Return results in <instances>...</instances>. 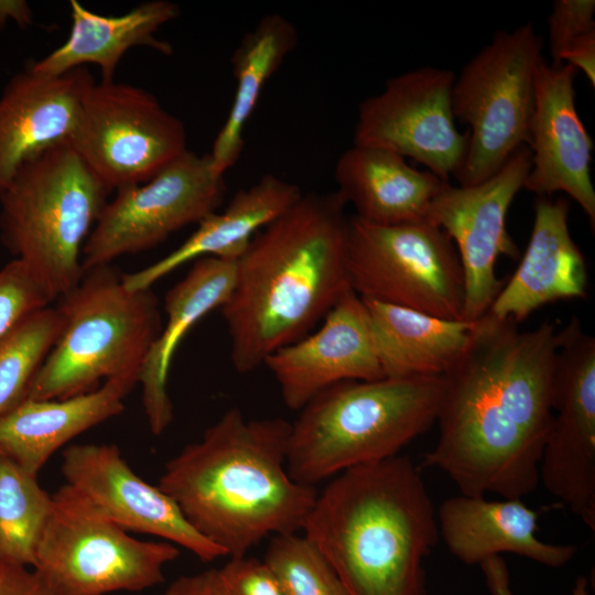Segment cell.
Masks as SVG:
<instances>
[{"label": "cell", "mask_w": 595, "mask_h": 595, "mask_svg": "<svg viewBox=\"0 0 595 595\" xmlns=\"http://www.w3.org/2000/svg\"><path fill=\"white\" fill-rule=\"evenodd\" d=\"M556 347L549 321L528 331L487 314L475 321L442 376L437 439L422 464L442 470L462 495L532 494L553 421Z\"/></svg>", "instance_id": "1"}, {"label": "cell", "mask_w": 595, "mask_h": 595, "mask_svg": "<svg viewBox=\"0 0 595 595\" xmlns=\"http://www.w3.org/2000/svg\"><path fill=\"white\" fill-rule=\"evenodd\" d=\"M346 204L310 192L259 230L236 261L232 291L220 307L239 374L312 332L350 290Z\"/></svg>", "instance_id": "2"}, {"label": "cell", "mask_w": 595, "mask_h": 595, "mask_svg": "<svg viewBox=\"0 0 595 595\" xmlns=\"http://www.w3.org/2000/svg\"><path fill=\"white\" fill-rule=\"evenodd\" d=\"M290 430L285 419L231 408L165 464L158 487L227 556L247 555L268 537L302 531L315 502L316 488L288 472Z\"/></svg>", "instance_id": "3"}, {"label": "cell", "mask_w": 595, "mask_h": 595, "mask_svg": "<svg viewBox=\"0 0 595 595\" xmlns=\"http://www.w3.org/2000/svg\"><path fill=\"white\" fill-rule=\"evenodd\" d=\"M302 531L349 595H425L424 560L440 534L421 469L409 456L331 478Z\"/></svg>", "instance_id": "4"}, {"label": "cell", "mask_w": 595, "mask_h": 595, "mask_svg": "<svg viewBox=\"0 0 595 595\" xmlns=\"http://www.w3.org/2000/svg\"><path fill=\"white\" fill-rule=\"evenodd\" d=\"M442 376L349 380L313 398L291 423L286 468L315 487L396 455L435 424Z\"/></svg>", "instance_id": "5"}, {"label": "cell", "mask_w": 595, "mask_h": 595, "mask_svg": "<svg viewBox=\"0 0 595 595\" xmlns=\"http://www.w3.org/2000/svg\"><path fill=\"white\" fill-rule=\"evenodd\" d=\"M60 335L34 376L25 399H66L98 388L100 379L139 383L162 329L151 289L131 291L110 264L85 271L60 296Z\"/></svg>", "instance_id": "6"}, {"label": "cell", "mask_w": 595, "mask_h": 595, "mask_svg": "<svg viewBox=\"0 0 595 595\" xmlns=\"http://www.w3.org/2000/svg\"><path fill=\"white\" fill-rule=\"evenodd\" d=\"M111 190L71 140L25 161L0 194V237L55 300L82 279V252Z\"/></svg>", "instance_id": "7"}, {"label": "cell", "mask_w": 595, "mask_h": 595, "mask_svg": "<svg viewBox=\"0 0 595 595\" xmlns=\"http://www.w3.org/2000/svg\"><path fill=\"white\" fill-rule=\"evenodd\" d=\"M543 40L531 22L498 30L461 71L452 88L455 120L469 127L462 186L479 184L529 144L534 79Z\"/></svg>", "instance_id": "8"}, {"label": "cell", "mask_w": 595, "mask_h": 595, "mask_svg": "<svg viewBox=\"0 0 595 595\" xmlns=\"http://www.w3.org/2000/svg\"><path fill=\"white\" fill-rule=\"evenodd\" d=\"M346 262L350 288L361 299L464 321L458 252L425 219L385 226L348 217Z\"/></svg>", "instance_id": "9"}, {"label": "cell", "mask_w": 595, "mask_h": 595, "mask_svg": "<svg viewBox=\"0 0 595 595\" xmlns=\"http://www.w3.org/2000/svg\"><path fill=\"white\" fill-rule=\"evenodd\" d=\"M52 496L33 569L57 595L144 591L161 584L164 567L180 555L171 542L136 539Z\"/></svg>", "instance_id": "10"}, {"label": "cell", "mask_w": 595, "mask_h": 595, "mask_svg": "<svg viewBox=\"0 0 595 595\" xmlns=\"http://www.w3.org/2000/svg\"><path fill=\"white\" fill-rule=\"evenodd\" d=\"M71 142L111 191L149 181L188 150L180 118L148 90L113 79L89 88Z\"/></svg>", "instance_id": "11"}, {"label": "cell", "mask_w": 595, "mask_h": 595, "mask_svg": "<svg viewBox=\"0 0 595 595\" xmlns=\"http://www.w3.org/2000/svg\"><path fill=\"white\" fill-rule=\"evenodd\" d=\"M225 191L224 175L215 172L209 154L190 150L149 181L117 190L84 245V272L151 249L198 224L217 210Z\"/></svg>", "instance_id": "12"}, {"label": "cell", "mask_w": 595, "mask_h": 595, "mask_svg": "<svg viewBox=\"0 0 595 595\" xmlns=\"http://www.w3.org/2000/svg\"><path fill=\"white\" fill-rule=\"evenodd\" d=\"M455 74L434 66L391 77L383 89L359 104L354 144L410 158L444 181L463 165L468 132L455 125Z\"/></svg>", "instance_id": "13"}, {"label": "cell", "mask_w": 595, "mask_h": 595, "mask_svg": "<svg viewBox=\"0 0 595 595\" xmlns=\"http://www.w3.org/2000/svg\"><path fill=\"white\" fill-rule=\"evenodd\" d=\"M553 385L539 482L595 531V338L576 316L558 332Z\"/></svg>", "instance_id": "14"}, {"label": "cell", "mask_w": 595, "mask_h": 595, "mask_svg": "<svg viewBox=\"0 0 595 595\" xmlns=\"http://www.w3.org/2000/svg\"><path fill=\"white\" fill-rule=\"evenodd\" d=\"M531 156L530 148L522 145L497 173L479 184L446 183L426 212L425 220L445 231L456 245L464 274L466 322L485 315L504 288L506 281L496 274L498 258H519L507 229V214L524 186Z\"/></svg>", "instance_id": "15"}, {"label": "cell", "mask_w": 595, "mask_h": 595, "mask_svg": "<svg viewBox=\"0 0 595 595\" xmlns=\"http://www.w3.org/2000/svg\"><path fill=\"white\" fill-rule=\"evenodd\" d=\"M64 485L54 494L127 532L155 536L203 562L226 553L197 532L175 501L139 477L113 444H73L63 451Z\"/></svg>", "instance_id": "16"}, {"label": "cell", "mask_w": 595, "mask_h": 595, "mask_svg": "<svg viewBox=\"0 0 595 595\" xmlns=\"http://www.w3.org/2000/svg\"><path fill=\"white\" fill-rule=\"evenodd\" d=\"M320 327L272 353V372L284 404L300 411L325 389L343 381L383 378L364 300L351 289Z\"/></svg>", "instance_id": "17"}, {"label": "cell", "mask_w": 595, "mask_h": 595, "mask_svg": "<svg viewBox=\"0 0 595 595\" xmlns=\"http://www.w3.org/2000/svg\"><path fill=\"white\" fill-rule=\"evenodd\" d=\"M567 65L544 58L534 79V106L529 129L531 170L523 188L538 197L565 193L595 227V190L591 177L594 143L575 106L574 78Z\"/></svg>", "instance_id": "18"}, {"label": "cell", "mask_w": 595, "mask_h": 595, "mask_svg": "<svg viewBox=\"0 0 595 595\" xmlns=\"http://www.w3.org/2000/svg\"><path fill=\"white\" fill-rule=\"evenodd\" d=\"M87 67L45 76L26 67L0 94V194L28 160L72 140L95 84Z\"/></svg>", "instance_id": "19"}, {"label": "cell", "mask_w": 595, "mask_h": 595, "mask_svg": "<svg viewBox=\"0 0 595 595\" xmlns=\"http://www.w3.org/2000/svg\"><path fill=\"white\" fill-rule=\"evenodd\" d=\"M533 209L523 256L486 313L493 318L519 324L549 303L587 294L585 258L569 228V201L538 197Z\"/></svg>", "instance_id": "20"}, {"label": "cell", "mask_w": 595, "mask_h": 595, "mask_svg": "<svg viewBox=\"0 0 595 595\" xmlns=\"http://www.w3.org/2000/svg\"><path fill=\"white\" fill-rule=\"evenodd\" d=\"M540 511L521 498L486 499L457 495L436 510L439 534L453 556L466 565L513 553L548 567H562L576 554L573 544H553L537 537Z\"/></svg>", "instance_id": "21"}, {"label": "cell", "mask_w": 595, "mask_h": 595, "mask_svg": "<svg viewBox=\"0 0 595 595\" xmlns=\"http://www.w3.org/2000/svg\"><path fill=\"white\" fill-rule=\"evenodd\" d=\"M300 187L268 173L239 190L220 213L198 223L197 229L176 249L137 272L122 274L128 290L151 286L181 266L203 257L238 260L252 237L288 210L301 196Z\"/></svg>", "instance_id": "22"}, {"label": "cell", "mask_w": 595, "mask_h": 595, "mask_svg": "<svg viewBox=\"0 0 595 595\" xmlns=\"http://www.w3.org/2000/svg\"><path fill=\"white\" fill-rule=\"evenodd\" d=\"M136 383L109 379L66 399H24L0 416V454L37 475L46 461L78 434L120 414Z\"/></svg>", "instance_id": "23"}, {"label": "cell", "mask_w": 595, "mask_h": 595, "mask_svg": "<svg viewBox=\"0 0 595 595\" xmlns=\"http://www.w3.org/2000/svg\"><path fill=\"white\" fill-rule=\"evenodd\" d=\"M334 178L335 192L353 205L355 216L385 226L425 219L432 199L448 183L394 152L357 144L339 155Z\"/></svg>", "instance_id": "24"}, {"label": "cell", "mask_w": 595, "mask_h": 595, "mask_svg": "<svg viewBox=\"0 0 595 595\" xmlns=\"http://www.w3.org/2000/svg\"><path fill=\"white\" fill-rule=\"evenodd\" d=\"M236 261L199 258L165 295L166 323L153 343L139 377L144 414L155 435L162 434L173 421L167 376L174 353L185 334L202 317L220 309L228 300L234 288Z\"/></svg>", "instance_id": "25"}, {"label": "cell", "mask_w": 595, "mask_h": 595, "mask_svg": "<svg viewBox=\"0 0 595 595\" xmlns=\"http://www.w3.org/2000/svg\"><path fill=\"white\" fill-rule=\"evenodd\" d=\"M72 26L67 40L42 60L29 66L45 76H57L87 64H95L101 80L113 79L122 56L134 46H148L164 55L173 47L154 34L180 14L169 0L142 2L121 15H102L77 0L69 1Z\"/></svg>", "instance_id": "26"}, {"label": "cell", "mask_w": 595, "mask_h": 595, "mask_svg": "<svg viewBox=\"0 0 595 595\" xmlns=\"http://www.w3.org/2000/svg\"><path fill=\"white\" fill-rule=\"evenodd\" d=\"M363 300L383 377L443 376L469 340L474 322Z\"/></svg>", "instance_id": "27"}, {"label": "cell", "mask_w": 595, "mask_h": 595, "mask_svg": "<svg viewBox=\"0 0 595 595\" xmlns=\"http://www.w3.org/2000/svg\"><path fill=\"white\" fill-rule=\"evenodd\" d=\"M299 33L280 13L263 15L247 32L231 55L236 89L231 107L208 153L216 173L224 175L236 164L244 149L245 127L266 83L295 50Z\"/></svg>", "instance_id": "28"}, {"label": "cell", "mask_w": 595, "mask_h": 595, "mask_svg": "<svg viewBox=\"0 0 595 595\" xmlns=\"http://www.w3.org/2000/svg\"><path fill=\"white\" fill-rule=\"evenodd\" d=\"M0 454V564L32 567L53 509V496Z\"/></svg>", "instance_id": "29"}, {"label": "cell", "mask_w": 595, "mask_h": 595, "mask_svg": "<svg viewBox=\"0 0 595 595\" xmlns=\"http://www.w3.org/2000/svg\"><path fill=\"white\" fill-rule=\"evenodd\" d=\"M62 327L58 310L43 307L0 338V416L25 399Z\"/></svg>", "instance_id": "30"}, {"label": "cell", "mask_w": 595, "mask_h": 595, "mask_svg": "<svg viewBox=\"0 0 595 595\" xmlns=\"http://www.w3.org/2000/svg\"><path fill=\"white\" fill-rule=\"evenodd\" d=\"M262 561L284 595H349L326 556L304 533L271 537Z\"/></svg>", "instance_id": "31"}, {"label": "cell", "mask_w": 595, "mask_h": 595, "mask_svg": "<svg viewBox=\"0 0 595 595\" xmlns=\"http://www.w3.org/2000/svg\"><path fill=\"white\" fill-rule=\"evenodd\" d=\"M54 299L24 263L13 259L0 269V338Z\"/></svg>", "instance_id": "32"}, {"label": "cell", "mask_w": 595, "mask_h": 595, "mask_svg": "<svg viewBox=\"0 0 595 595\" xmlns=\"http://www.w3.org/2000/svg\"><path fill=\"white\" fill-rule=\"evenodd\" d=\"M594 0H555L548 18L549 50L552 65H561V53L574 40L595 31Z\"/></svg>", "instance_id": "33"}, {"label": "cell", "mask_w": 595, "mask_h": 595, "mask_svg": "<svg viewBox=\"0 0 595 595\" xmlns=\"http://www.w3.org/2000/svg\"><path fill=\"white\" fill-rule=\"evenodd\" d=\"M216 576L224 595H284L267 564L247 555L229 558Z\"/></svg>", "instance_id": "34"}, {"label": "cell", "mask_w": 595, "mask_h": 595, "mask_svg": "<svg viewBox=\"0 0 595 595\" xmlns=\"http://www.w3.org/2000/svg\"><path fill=\"white\" fill-rule=\"evenodd\" d=\"M0 595H57L32 567L0 564Z\"/></svg>", "instance_id": "35"}, {"label": "cell", "mask_w": 595, "mask_h": 595, "mask_svg": "<svg viewBox=\"0 0 595 595\" xmlns=\"http://www.w3.org/2000/svg\"><path fill=\"white\" fill-rule=\"evenodd\" d=\"M479 566L491 595H515L507 563L501 555L491 556L482 562ZM571 595H591L588 581L585 576L576 577Z\"/></svg>", "instance_id": "36"}, {"label": "cell", "mask_w": 595, "mask_h": 595, "mask_svg": "<svg viewBox=\"0 0 595 595\" xmlns=\"http://www.w3.org/2000/svg\"><path fill=\"white\" fill-rule=\"evenodd\" d=\"M560 64L582 71L591 86H595V31L572 41L561 53Z\"/></svg>", "instance_id": "37"}, {"label": "cell", "mask_w": 595, "mask_h": 595, "mask_svg": "<svg viewBox=\"0 0 595 595\" xmlns=\"http://www.w3.org/2000/svg\"><path fill=\"white\" fill-rule=\"evenodd\" d=\"M164 595H224L216 576V569L182 575L165 589Z\"/></svg>", "instance_id": "38"}, {"label": "cell", "mask_w": 595, "mask_h": 595, "mask_svg": "<svg viewBox=\"0 0 595 595\" xmlns=\"http://www.w3.org/2000/svg\"><path fill=\"white\" fill-rule=\"evenodd\" d=\"M8 19H12L20 28H25L32 21V11L25 1L0 0V31Z\"/></svg>", "instance_id": "39"}]
</instances>
